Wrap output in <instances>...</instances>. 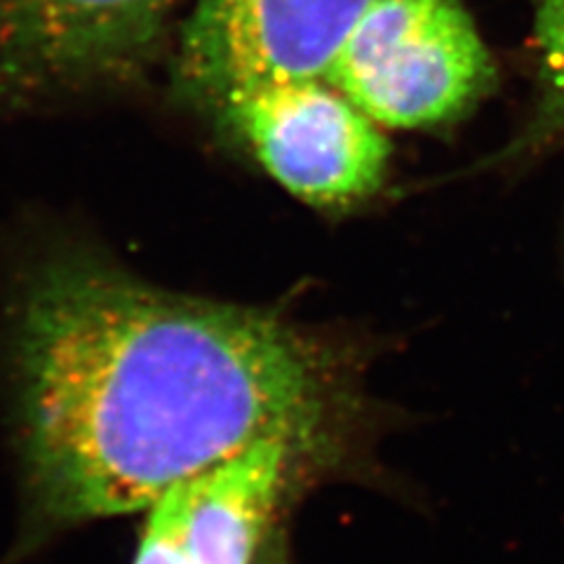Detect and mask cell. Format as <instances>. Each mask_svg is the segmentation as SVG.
<instances>
[{"label":"cell","mask_w":564,"mask_h":564,"mask_svg":"<svg viewBox=\"0 0 564 564\" xmlns=\"http://www.w3.org/2000/svg\"><path fill=\"white\" fill-rule=\"evenodd\" d=\"M539 99L524 144L564 137V0H532Z\"/></svg>","instance_id":"52a82bcc"},{"label":"cell","mask_w":564,"mask_h":564,"mask_svg":"<svg viewBox=\"0 0 564 564\" xmlns=\"http://www.w3.org/2000/svg\"><path fill=\"white\" fill-rule=\"evenodd\" d=\"M20 549L147 510L263 440L313 468L362 423L360 356L282 311L176 294L87 245H52L8 311Z\"/></svg>","instance_id":"6da1fadb"},{"label":"cell","mask_w":564,"mask_h":564,"mask_svg":"<svg viewBox=\"0 0 564 564\" xmlns=\"http://www.w3.org/2000/svg\"><path fill=\"white\" fill-rule=\"evenodd\" d=\"M372 0H196L180 43L184 90L212 109L267 83L327 80Z\"/></svg>","instance_id":"5b68a950"},{"label":"cell","mask_w":564,"mask_h":564,"mask_svg":"<svg viewBox=\"0 0 564 564\" xmlns=\"http://www.w3.org/2000/svg\"><path fill=\"white\" fill-rule=\"evenodd\" d=\"M306 458L263 440L161 494L147 508L132 564H254L275 510Z\"/></svg>","instance_id":"8992f818"},{"label":"cell","mask_w":564,"mask_h":564,"mask_svg":"<svg viewBox=\"0 0 564 564\" xmlns=\"http://www.w3.org/2000/svg\"><path fill=\"white\" fill-rule=\"evenodd\" d=\"M494 76L462 0H372L327 83L383 130H423L468 113Z\"/></svg>","instance_id":"7a4b0ae2"},{"label":"cell","mask_w":564,"mask_h":564,"mask_svg":"<svg viewBox=\"0 0 564 564\" xmlns=\"http://www.w3.org/2000/svg\"><path fill=\"white\" fill-rule=\"evenodd\" d=\"M176 0H0V99L128 83L161 50Z\"/></svg>","instance_id":"277c9868"},{"label":"cell","mask_w":564,"mask_h":564,"mask_svg":"<svg viewBox=\"0 0 564 564\" xmlns=\"http://www.w3.org/2000/svg\"><path fill=\"white\" fill-rule=\"evenodd\" d=\"M215 113L278 184L311 205L365 200L386 176L383 128L323 78L257 85Z\"/></svg>","instance_id":"3957f363"}]
</instances>
